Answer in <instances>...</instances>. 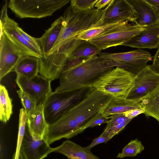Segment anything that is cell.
I'll use <instances>...</instances> for the list:
<instances>
[{"label": "cell", "instance_id": "6da1fadb", "mask_svg": "<svg viewBox=\"0 0 159 159\" xmlns=\"http://www.w3.org/2000/svg\"><path fill=\"white\" fill-rule=\"evenodd\" d=\"M112 97L91 88L80 100L57 121L50 124L47 132L57 141L69 139L83 132L86 127L102 113Z\"/></svg>", "mask_w": 159, "mask_h": 159}, {"label": "cell", "instance_id": "7a4b0ae2", "mask_svg": "<svg viewBox=\"0 0 159 159\" xmlns=\"http://www.w3.org/2000/svg\"><path fill=\"white\" fill-rule=\"evenodd\" d=\"M114 61L102 58L97 55L67 70L62 71L59 83L55 91L72 92L91 88L98 78L107 71L117 67Z\"/></svg>", "mask_w": 159, "mask_h": 159}, {"label": "cell", "instance_id": "3957f363", "mask_svg": "<svg viewBox=\"0 0 159 159\" xmlns=\"http://www.w3.org/2000/svg\"><path fill=\"white\" fill-rule=\"evenodd\" d=\"M107 6L101 10L94 8L77 13L73 12L70 6L68 7L63 16L66 24L52 49L63 42L76 39L84 31L102 25Z\"/></svg>", "mask_w": 159, "mask_h": 159}, {"label": "cell", "instance_id": "277c9868", "mask_svg": "<svg viewBox=\"0 0 159 159\" xmlns=\"http://www.w3.org/2000/svg\"><path fill=\"white\" fill-rule=\"evenodd\" d=\"M135 75L116 67L99 77L92 88L113 98H125L133 85Z\"/></svg>", "mask_w": 159, "mask_h": 159}, {"label": "cell", "instance_id": "5b68a950", "mask_svg": "<svg viewBox=\"0 0 159 159\" xmlns=\"http://www.w3.org/2000/svg\"><path fill=\"white\" fill-rule=\"evenodd\" d=\"M69 0H10L8 7L20 18H40L52 16Z\"/></svg>", "mask_w": 159, "mask_h": 159}, {"label": "cell", "instance_id": "8992f818", "mask_svg": "<svg viewBox=\"0 0 159 159\" xmlns=\"http://www.w3.org/2000/svg\"><path fill=\"white\" fill-rule=\"evenodd\" d=\"M91 88L66 92H52L43 103L46 120L48 124L58 120L67 110L81 99Z\"/></svg>", "mask_w": 159, "mask_h": 159}, {"label": "cell", "instance_id": "52a82bcc", "mask_svg": "<svg viewBox=\"0 0 159 159\" xmlns=\"http://www.w3.org/2000/svg\"><path fill=\"white\" fill-rule=\"evenodd\" d=\"M100 57L117 62L118 67L123 68L134 75L137 74L152 59L148 51L140 49L129 52L116 53L101 52Z\"/></svg>", "mask_w": 159, "mask_h": 159}, {"label": "cell", "instance_id": "ba28073f", "mask_svg": "<svg viewBox=\"0 0 159 159\" xmlns=\"http://www.w3.org/2000/svg\"><path fill=\"white\" fill-rule=\"evenodd\" d=\"M146 27L128 22L109 32L96 37L88 41L101 50L119 45H122L133 37L144 30Z\"/></svg>", "mask_w": 159, "mask_h": 159}, {"label": "cell", "instance_id": "9c48e42d", "mask_svg": "<svg viewBox=\"0 0 159 159\" xmlns=\"http://www.w3.org/2000/svg\"><path fill=\"white\" fill-rule=\"evenodd\" d=\"M7 6L8 3L6 1L1 11L0 24L2 25L3 33L19 49L24 56H32L40 59L43 57V55L29 44L19 32L17 30L18 24L8 16Z\"/></svg>", "mask_w": 159, "mask_h": 159}, {"label": "cell", "instance_id": "30bf717a", "mask_svg": "<svg viewBox=\"0 0 159 159\" xmlns=\"http://www.w3.org/2000/svg\"><path fill=\"white\" fill-rule=\"evenodd\" d=\"M159 87V74L147 65L134 78L132 86L125 98L139 100Z\"/></svg>", "mask_w": 159, "mask_h": 159}, {"label": "cell", "instance_id": "8fae6325", "mask_svg": "<svg viewBox=\"0 0 159 159\" xmlns=\"http://www.w3.org/2000/svg\"><path fill=\"white\" fill-rule=\"evenodd\" d=\"M16 82L20 89L35 100L37 105L43 104L47 98L52 92L51 82L40 75L31 79L17 75Z\"/></svg>", "mask_w": 159, "mask_h": 159}, {"label": "cell", "instance_id": "7c38bea8", "mask_svg": "<svg viewBox=\"0 0 159 159\" xmlns=\"http://www.w3.org/2000/svg\"><path fill=\"white\" fill-rule=\"evenodd\" d=\"M23 55L19 49L3 33L0 37V80L13 71Z\"/></svg>", "mask_w": 159, "mask_h": 159}, {"label": "cell", "instance_id": "4fadbf2b", "mask_svg": "<svg viewBox=\"0 0 159 159\" xmlns=\"http://www.w3.org/2000/svg\"><path fill=\"white\" fill-rule=\"evenodd\" d=\"M52 149L44 138L34 139L26 128L20 150L24 159H43L52 152Z\"/></svg>", "mask_w": 159, "mask_h": 159}, {"label": "cell", "instance_id": "5bb4252c", "mask_svg": "<svg viewBox=\"0 0 159 159\" xmlns=\"http://www.w3.org/2000/svg\"><path fill=\"white\" fill-rule=\"evenodd\" d=\"M134 15V22L145 27L159 25V11L146 0H126Z\"/></svg>", "mask_w": 159, "mask_h": 159}, {"label": "cell", "instance_id": "9a60e30c", "mask_svg": "<svg viewBox=\"0 0 159 159\" xmlns=\"http://www.w3.org/2000/svg\"><path fill=\"white\" fill-rule=\"evenodd\" d=\"M133 10L126 0H112L108 5L103 25L126 21L134 22Z\"/></svg>", "mask_w": 159, "mask_h": 159}, {"label": "cell", "instance_id": "2e32d148", "mask_svg": "<svg viewBox=\"0 0 159 159\" xmlns=\"http://www.w3.org/2000/svg\"><path fill=\"white\" fill-rule=\"evenodd\" d=\"M122 45L140 49L157 48L159 46V25L146 27Z\"/></svg>", "mask_w": 159, "mask_h": 159}, {"label": "cell", "instance_id": "e0dca14e", "mask_svg": "<svg viewBox=\"0 0 159 159\" xmlns=\"http://www.w3.org/2000/svg\"><path fill=\"white\" fill-rule=\"evenodd\" d=\"M49 124L44 114L43 104L37 105L35 109L28 115L27 125L33 139L41 140L44 137Z\"/></svg>", "mask_w": 159, "mask_h": 159}, {"label": "cell", "instance_id": "ac0fdd59", "mask_svg": "<svg viewBox=\"0 0 159 159\" xmlns=\"http://www.w3.org/2000/svg\"><path fill=\"white\" fill-rule=\"evenodd\" d=\"M66 24L63 17L60 16L53 22L42 36L39 38L44 57L48 55L54 46Z\"/></svg>", "mask_w": 159, "mask_h": 159}, {"label": "cell", "instance_id": "d6986e66", "mask_svg": "<svg viewBox=\"0 0 159 159\" xmlns=\"http://www.w3.org/2000/svg\"><path fill=\"white\" fill-rule=\"evenodd\" d=\"M52 152L63 154L68 159H100L90 151L69 140H66L59 146L52 148Z\"/></svg>", "mask_w": 159, "mask_h": 159}, {"label": "cell", "instance_id": "ffe728a7", "mask_svg": "<svg viewBox=\"0 0 159 159\" xmlns=\"http://www.w3.org/2000/svg\"><path fill=\"white\" fill-rule=\"evenodd\" d=\"M140 100L125 98H112L103 111L102 114L104 116L107 117L115 114L124 113L135 109H143L140 104Z\"/></svg>", "mask_w": 159, "mask_h": 159}, {"label": "cell", "instance_id": "44dd1931", "mask_svg": "<svg viewBox=\"0 0 159 159\" xmlns=\"http://www.w3.org/2000/svg\"><path fill=\"white\" fill-rule=\"evenodd\" d=\"M39 59L32 56H23L18 61L13 71L17 75L31 79L39 73Z\"/></svg>", "mask_w": 159, "mask_h": 159}, {"label": "cell", "instance_id": "7402d4cb", "mask_svg": "<svg viewBox=\"0 0 159 159\" xmlns=\"http://www.w3.org/2000/svg\"><path fill=\"white\" fill-rule=\"evenodd\" d=\"M141 107L147 116H151L159 122V87L142 98Z\"/></svg>", "mask_w": 159, "mask_h": 159}, {"label": "cell", "instance_id": "603a6c76", "mask_svg": "<svg viewBox=\"0 0 159 159\" xmlns=\"http://www.w3.org/2000/svg\"><path fill=\"white\" fill-rule=\"evenodd\" d=\"M126 21L118 22L95 27L84 31L76 38L86 41H89L91 39L111 31L128 22Z\"/></svg>", "mask_w": 159, "mask_h": 159}, {"label": "cell", "instance_id": "cb8c5ba5", "mask_svg": "<svg viewBox=\"0 0 159 159\" xmlns=\"http://www.w3.org/2000/svg\"><path fill=\"white\" fill-rule=\"evenodd\" d=\"M12 113V99L10 97L7 90L1 84L0 85V119L6 123Z\"/></svg>", "mask_w": 159, "mask_h": 159}, {"label": "cell", "instance_id": "d4e9b609", "mask_svg": "<svg viewBox=\"0 0 159 159\" xmlns=\"http://www.w3.org/2000/svg\"><path fill=\"white\" fill-rule=\"evenodd\" d=\"M101 50L96 46L88 41H84L78 46L68 57L67 58H84L98 55Z\"/></svg>", "mask_w": 159, "mask_h": 159}, {"label": "cell", "instance_id": "484cf974", "mask_svg": "<svg viewBox=\"0 0 159 159\" xmlns=\"http://www.w3.org/2000/svg\"><path fill=\"white\" fill-rule=\"evenodd\" d=\"M144 148L141 142L138 139L131 140L119 153L116 157L122 158L125 157H134L140 154Z\"/></svg>", "mask_w": 159, "mask_h": 159}, {"label": "cell", "instance_id": "4316f807", "mask_svg": "<svg viewBox=\"0 0 159 159\" xmlns=\"http://www.w3.org/2000/svg\"><path fill=\"white\" fill-rule=\"evenodd\" d=\"M98 0H71L70 6L75 13L86 12L93 9Z\"/></svg>", "mask_w": 159, "mask_h": 159}, {"label": "cell", "instance_id": "83f0119b", "mask_svg": "<svg viewBox=\"0 0 159 159\" xmlns=\"http://www.w3.org/2000/svg\"><path fill=\"white\" fill-rule=\"evenodd\" d=\"M17 92L21 100L22 106L28 115H29L36 107L37 105V102L20 89L17 91Z\"/></svg>", "mask_w": 159, "mask_h": 159}, {"label": "cell", "instance_id": "f1b7e54d", "mask_svg": "<svg viewBox=\"0 0 159 159\" xmlns=\"http://www.w3.org/2000/svg\"><path fill=\"white\" fill-rule=\"evenodd\" d=\"M110 120L107 123V125L104 130L121 123L129 120H131L126 117L124 113L113 114L110 116Z\"/></svg>", "mask_w": 159, "mask_h": 159}, {"label": "cell", "instance_id": "f546056e", "mask_svg": "<svg viewBox=\"0 0 159 159\" xmlns=\"http://www.w3.org/2000/svg\"><path fill=\"white\" fill-rule=\"evenodd\" d=\"M17 30L19 32L29 44L43 55L41 50L39 38H35L31 36L24 31L19 25L17 27Z\"/></svg>", "mask_w": 159, "mask_h": 159}, {"label": "cell", "instance_id": "4dcf8cb0", "mask_svg": "<svg viewBox=\"0 0 159 159\" xmlns=\"http://www.w3.org/2000/svg\"><path fill=\"white\" fill-rule=\"evenodd\" d=\"M131 120H129L121 123L114 126L109 129L104 130L101 134L102 136H107L119 134L125 128Z\"/></svg>", "mask_w": 159, "mask_h": 159}, {"label": "cell", "instance_id": "1f68e13d", "mask_svg": "<svg viewBox=\"0 0 159 159\" xmlns=\"http://www.w3.org/2000/svg\"><path fill=\"white\" fill-rule=\"evenodd\" d=\"M115 135H113L109 136H103L101 134L97 138L94 139L92 142L88 146L84 147V148L88 151L95 146L103 143H106L111 139Z\"/></svg>", "mask_w": 159, "mask_h": 159}, {"label": "cell", "instance_id": "d6a6232c", "mask_svg": "<svg viewBox=\"0 0 159 159\" xmlns=\"http://www.w3.org/2000/svg\"><path fill=\"white\" fill-rule=\"evenodd\" d=\"M109 119V116H104L102 114L87 125L86 127V129L89 127H93L103 123H107Z\"/></svg>", "mask_w": 159, "mask_h": 159}, {"label": "cell", "instance_id": "836d02e7", "mask_svg": "<svg viewBox=\"0 0 159 159\" xmlns=\"http://www.w3.org/2000/svg\"><path fill=\"white\" fill-rule=\"evenodd\" d=\"M151 66L153 70L159 74V46L153 57L152 63Z\"/></svg>", "mask_w": 159, "mask_h": 159}, {"label": "cell", "instance_id": "e575fe53", "mask_svg": "<svg viewBox=\"0 0 159 159\" xmlns=\"http://www.w3.org/2000/svg\"><path fill=\"white\" fill-rule=\"evenodd\" d=\"M145 111L142 109H137L131 110L124 113L125 115L129 119H132L138 115L144 113Z\"/></svg>", "mask_w": 159, "mask_h": 159}, {"label": "cell", "instance_id": "d590c367", "mask_svg": "<svg viewBox=\"0 0 159 159\" xmlns=\"http://www.w3.org/2000/svg\"><path fill=\"white\" fill-rule=\"evenodd\" d=\"M112 1V0H98L95 5L94 7L98 10L104 9Z\"/></svg>", "mask_w": 159, "mask_h": 159}, {"label": "cell", "instance_id": "8d00e7d4", "mask_svg": "<svg viewBox=\"0 0 159 159\" xmlns=\"http://www.w3.org/2000/svg\"><path fill=\"white\" fill-rule=\"evenodd\" d=\"M146 1L157 10L159 11V0H146Z\"/></svg>", "mask_w": 159, "mask_h": 159}, {"label": "cell", "instance_id": "74e56055", "mask_svg": "<svg viewBox=\"0 0 159 159\" xmlns=\"http://www.w3.org/2000/svg\"><path fill=\"white\" fill-rule=\"evenodd\" d=\"M18 159H24L21 155L20 154Z\"/></svg>", "mask_w": 159, "mask_h": 159}]
</instances>
